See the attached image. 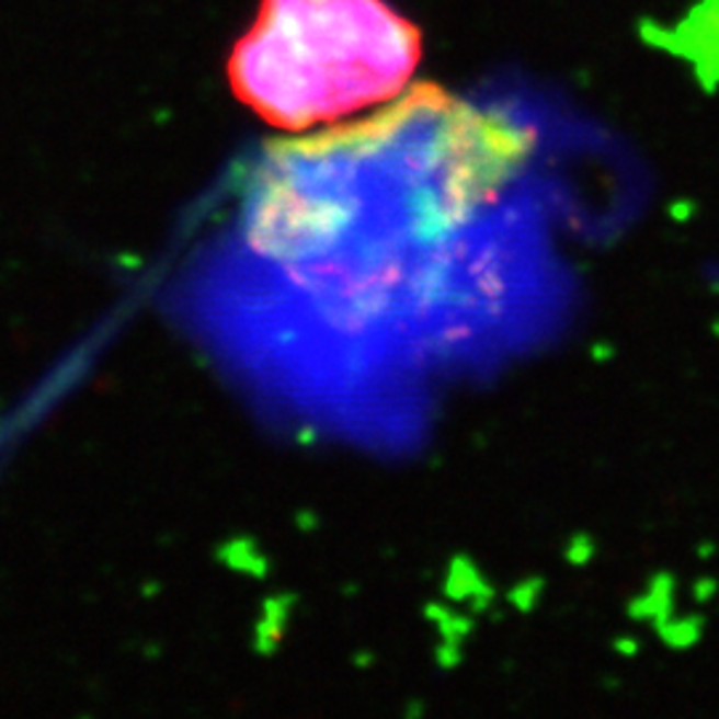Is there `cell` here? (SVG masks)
I'll list each match as a JSON object with an SVG mask.
<instances>
[{"instance_id": "obj_1", "label": "cell", "mask_w": 719, "mask_h": 719, "mask_svg": "<svg viewBox=\"0 0 719 719\" xmlns=\"http://www.w3.org/2000/svg\"><path fill=\"white\" fill-rule=\"evenodd\" d=\"M421 65V30L387 0H262L227 61L232 94L285 132L395 102Z\"/></svg>"}]
</instances>
